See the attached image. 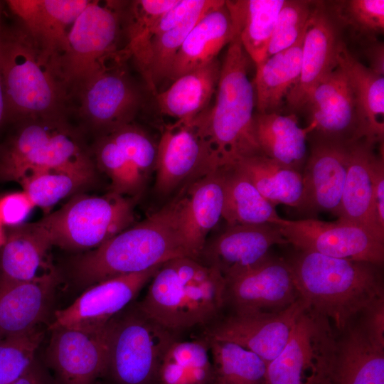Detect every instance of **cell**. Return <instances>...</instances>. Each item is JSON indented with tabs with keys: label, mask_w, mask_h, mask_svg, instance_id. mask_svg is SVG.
<instances>
[{
	"label": "cell",
	"mask_w": 384,
	"mask_h": 384,
	"mask_svg": "<svg viewBox=\"0 0 384 384\" xmlns=\"http://www.w3.org/2000/svg\"><path fill=\"white\" fill-rule=\"evenodd\" d=\"M1 14H0V36H1ZM4 114H5L4 95L3 85H2L1 77V72H0V125L4 119Z\"/></svg>",
	"instance_id": "51"
},
{
	"label": "cell",
	"mask_w": 384,
	"mask_h": 384,
	"mask_svg": "<svg viewBox=\"0 0 384 384\" xmlns=\"http://www.w3.org/2000/svg\"><path fill=\"white\" fill-rule=\"evenodd\" d=\"M304 35L292 47L256 65L252 85L257 113L274 112L297 82Z\"/></svg>",
	"instance_id": "34"
},
{
	"label": "cell",
	"mask_w": 384,
	"mask_h": 384,
	"mask_svg": "<svg viewBox=\"0 0 384 384\" xmlns=\"http://www.w3.org/2000/svg\"><path fill=\"white\" fill-rule=\"evenodd\" d=\"M289 263L299 297L340 332L384 298L378 265L304 251Z\"/></svg>",
	"instance_id": "2"
},
{
	"label": "cell",
	"mask_w": 384,
	"mask_h": 384,
	"mask_svg": "<svg viewBox=\"0 0 384 384\" xmlns=\"http://www.w3.org/2000/svg\"><path fill=\"white\" fill-rule=\"evenodd\" d=\"M255 130L262 153L277 163L302 173L307 159V137L315 124L302 128L297 117L277 112L255 114Z\"/></svg>",
	"instance_id": "31"
},
{
	"label": "cell",
	"mask_w": 384,
	"mask_h": 384,
	"mask_svg": "<svg viewBox=\"0 0 384 384\" xmlns=\"http://www.w3.org/2000/svg\"><path fill=\"white\" fill-rule=\"evenodd\" d=\"M286 244L287 240L274 224L229 225L206 243L198 260L226 278L266 259L272 246Z\"/></svg>",
	"instance_id": "19"
},
{
	"label": "cell",
	"mask_w": 384,
	"mask_h": 384,
	"mask_svg": "<svg viewBox=\"0 0 384 384\" xmlns=\"http://www.w3.org/2000/svg\"><path fill=\"white\" fill-rule=\"evenodd\" d=\"M222 218L228 226L238 224H273L280 216L250 179L235 166L223 168Z\"/></svg>",
	"instance_id": "36"
},
{
	"label": "cell",
	"mask_w": 384,
	"mask_h": 384,
	"mask_svg": "<svg viewBox=\"0 0 384 384\" xmlns=\"http://www.w3.org/2000/svg\"><path fill=\"white\" fill-rule=\"evenodd\" d=\"M208 340H175L161 362L156 384H214Z\"/></svg>",
	"instance_id": "37"
},
{
	"label": "cell",
	"mask_w": 384,
	"mask_h": 384,
	"mask_svg": "<svg viewBox=\"0 0 384 384\" xmlns=\"http://www.w3.org/2000/svg\"><path fill=\"white\" fill-rule=\"evenodd\" d=\"M360 325L375 345L384 348V298L366 309Z\"/></svg>",
	"instance_id": "48"
},
{
	"label": "cell",
	"mask_w": 384,
	"mask_h": 384,
	"mask_svg": "<svg viewBox=\"0 0 384 384\" xmlns=\"http://www.w3.org/2000/svg\"><path fill=\"white\" fill-rule=\"evenodd\" d=\"M4 118L24 122L61 114L65 83L22 28L0 36Z\"/></svg>",
	"instance_id": "5"
},
{
	"label": "cell",
	"mask_w": 384,
	"mask_h": 384,
	"mask_svg": "<svg viewBox=\"0 0 384 384\" xmlns=\"http://www.w3.org/2000/svg\"><path fill=\"white\" fill-rule=\"evenodd\" d=\"M134 203L133 198L112 191L103 196L80 194L40 220L53 245L90 250L134 224Z\"/></svg>",
	"instance_id": "8"
},
{
	"label": "cell",
	"mask_w": 384,
	"mask_h": 384,
	"mask_svg": "<svg viewBox=\"0 0 384 384\" xmlns=\"http://www.w3.org/2000/svg\"><path fill=\"white\" fill-rule=\"evenodd\" d=\"M207 340L214 384H266L267 363L257 355L232 342Z\"/></svg>",
	"instance_id": "39"
},
{
	"label": "cell",
	"mask_w": 384,
	"mask_h": 384,
	"mask_svg": "<svg viewBox=\"0 0 384 384\" xmlns=\"http://www.w3.org/2000/svg\"><path fill=\"white\" fill-rule=\"evenodd\" d=\"M375 146L363 140L348 143V170L338 218L353 223L384 242L375 220L370 164Z\"/></svg>",
	"instance_id": "29"
},
{
	"label": "cell",
	"mask_w": 384,
	"mask_h": 384,
	"mask_svg": "<svg viewBox=\"0 0 384 384\" xmlns=\"http://www.w3.org/2000/svg\"><path fill=\"white\" fill-rule=\"evenodd\" d=\"M157 143L132 122L102 134L94 149L95 166L110 181V191L135 198L155 171Z\"/></svg>",
	"instance_id": "11"
},
{
	"label": "cell",
	"mask_w": 384,
	"mask_h": 384,
	"mask_svg": "<svg viewBox=\"0 0 384 384\" xmlns=\"http://www.w3.org/2000/svg\"><path fill=\"white\" fill-rule=\"evenodd\" d=\"M53 246L41 220L13 227L0 247V280L26 282L54 270L48 254Z\"/></svg>",
	"instance_id": "27"
},
{
	"label": "cell",
	"mask_w": 384,
	"mask_h": 384,
	"mask_svg": "<svg viewBox=\"0 0 384 384\" xmlns=\"http://www.w3.org/2000/svg\"><path fill=\"white\" fill-rule=\"evenodd\" d=\"M13 384H56L45 364L37 358Z\"/></svg>",
	"instance_id": "49"
},
{
	"label": "cell",
	"mask_w": 384,
	"mask_h": 384,
	"mask_svg": "<svg viewBox=\"0 0 384 384\" xmlns=\"http://www.w3.org/2000/svg\"><path fill=\"white\" fill-rule=\"evenodd\" d=\"M343 333L336 340L333 384H384V348L373 343L360 324Z\"/></svg>",
	"instance_id": "30"
},
{
	"label": "cell",
	"mask_w": 384,
	"mask_h": 384,
	"mask_svg": "<svg viewBox=\"0 0 384 384\" xmlns=\"http://www.w3.org/2000/svg\"><path fill=\"white\" fill-rule=\"evenodd\" d=\"M107 324L99 331L66 327L50 330L45 365L56 384H96L105 375Z\"/></svg>",
	"instance_id": "17"
},
{
	"label": "cell",
	"mask_w": 384,
	"mask_h": 384,
	"mask_svg": "<svg viewBox=\"0 0 384 384\" xmlns=\"http://www.w3.org/2000/svg\"><path fill=\"white\" fill-rule=\"evenodd\" d=\"M373 209L377 225L384 233V158L383 150L375 154L370 164Z\"/></svg>",
	"instance_id": "47"
},
{
	"label": "cell",
	"mask_w": 384,
	"mask_h": 384,
	"mask_svg": "<svg viewBox=\"0 0 384 384\" xmlns=\"http://www.w3.org/2000/svg\"><path fill=\"white\" fill-rule=\"evenodd\" d=\"M285 0L225 1L235 36L256 65L267 56L269 43Z\"/></svg>",
	"instance_id": "33"
},
{
	"label": "cell",
	"mask_w": 384,
	"mask_h": 384,
	"mask_svg": "<svg viewBox=\"0 0 384 384\" xmlns=\"http://www.w3.org/2000/svg\"><path fill=\"white\" fill-rule=\"evenodd\" d=\"M366 55L369 61L370 69L375 73L384 76V46L383 43L375 40L369 41Z\"/></svg>",
	"instance_id": "50"
},
{
	"label": "cell",
	"mask_w": 384,
	"mask_h": 384,
	"mask_svg": "<svg viewBox=\"0 0 384 384\" xmlns=\"http://www.w3.org/2000/svg\"><path fill=\"white\" fill-rule=\"evenodd\" d=\"M337 24L324 3H314L304 31L300 75L286 98L289 107H305L315 87L338 66Z\"/></svg>",
	"instance_id": "20"
},
{
	"label": "cell",
	"mask_w": 384,
	"mask_h": 384,
	"mask_svg": "<svg viewBox=\"0 0 384 384\" xmlns=\"http://www.w3.org/2000/svg\"><path fill=\"white\" fill-rule=\"evenodd\" d=\"M224 3L222 0H209L179 25L152 38L145 65L140 73L154 95L157 85L166 79L176 53L195 24L208 11Z\"/></svg>",
	"instance_id": "38"
},
{
	"label": "cell",
	"mask_w": 384,
	"mask_h": 384,
	"mask_svg": "<svg viewBox=\"0 0 384 384\" xmlns=\"http://www.w3.org/2000/svg\"><path fill=\"white\" fill-rule=\"evenodd\" d=\"M179 191V234L187 256L198 260L209 232L222 218L223 168L205 174Z\"/></svg>",
	"instance_id": "24"
},
{
	"label": "cell",
	"mask_w": 384,
	"mask_h": 384,
	"mask_svg": "<svg viewBox=\"0 0 384 384\" xmlns=\"http://www.w3.org/2000/svg\"><path fill=\"white\" fill-rule=\"evenodd\" d=\"M348 161V143L316 137L302 171L301 210L329 212L338 217Z\"/></svg>",
	"instance_id": "22"
},
{
	"label": "cell",
	"mask_w": 384,
	"mask_h": 384,
	"mask_svg": "<svg viewBox=\"0 0 384 384\" xmlns=\"http://www.w3.org/2000/svg\"><path fill=\"white\" fill-rule=\"evenodd\" d=\"M58 278L53 270L30 281L0 280V341L39 329L49 313Z\"/></svg>",
	"instance_id": "23"
},
{
	"label": "cell",
	"mask_w": 384,
	"mask_h": 384,
	"mask_svg": "<svg viewBox=\"0 0 384 384\" xmlns=\"http://www.w3.org/2000/svg\"><path fill=\"white\" fill-rule=\"evenodd\" d=\"M35 206L24 191L7 193L0 198V225L11 228L20 225Z\"/></svg>",
	"instance_id": "45"
},
{
	"label": "cell",
	"mask_w": 384,
	"mask_h": 384,
	"mask_svg": "<svg viewBox=\"0 0 384 384\" xmlns=\"http://www.w3.org/2000/svg\"><path fill=\"white\" fill-rule=\"evenodd\" d=\"M225 279V302L235 313L279 311L300 297L289 262L270 255Z\"/></svg>",
	"instance_id": "18"
},
{
	"label": "cell",
	"mask_w": 384,
	"mask_h": 384,
	"mask_svg": "<svg viewBox=\"0 0 384 384\" xmlns=\"http://www.w3.org/2000/svg\"><path fill=\"white\" fill-rule=\"evenodd\" d=\"M305 107L316 137L350 143L357 141L355 100L348 79L338 65L315 87Z\"/></svg>",
	"instance_id": "25"
},
{
	"label": "cell",
	"mask_w": 384,
	"mask_h": 384,
	"mask_svg": "<svg viewBox=\"0 0 384 384\" xmlns=\"http://www.w3.org/2000/svg\"><path fill=\"white\" fill-rule=\"evenodd\" d=\"M248 60L235 36L221 65L213 106L191 120L209 144L220 168L262 154L255 135V93L248 78Z\"/></svg>",
	"instance_id": "3"
},
{
	"label": "cell",
	"mask_w": 384,
	"mask_h": 384,
	"mask_svg": "<svg viewBox=\"0 0 384 384\" xmlns=\"http://www.w3.org/2000/svg\"><path fill=\"white\" fill-rule=\"evenodd\" d=\"M94 179L95 177L74 171L46 168L27 171L18 183L35 206L47 208Z\"/></svg>",
	"instance_id": "40"
},
{
	"label": "cell",
	"mask_w": 384,
	"mask_h": 384,
	"mask_svg": "<svg viewBox=\"0 0 384 384\" xmlns=\"http://www.w3.org/2000/svg\"><path fill=\"white\" fill-rule=\"evenodd\" d=\"M178 0H138L132 3L127 24L124 55L132 56L139 71L143 69L152 32L159 18Z\"/></svg>",
	"instance_id": "41"
},
{
	"label": "cell",
	"mask_w": 384,
	"mask_h": 384,
	"mask_svg": "<svg viewBox=\"0 0 384 384\" xmlns=\"http://www.w3.org/2000/svg\"><path fill=\"white\" fill-rule=\"evenodd\" d=\"M218 169L212 149L191 122L176 121L165 128L157 143L154 191L170 195Z\"/></svg>",
	"instance_id": "13"
},
{
	"label": "cell",
	"mask_w": 384,
	"mask_h": 384,
	"mask_svg": "<svg viewBox=\"0 0 384 384\" xmlns=\"http://www.w3.org/2000/svg\"><path fill=\"white\" fill-rule=\"evenodd\" d=\"M309 307L301 297L274 311L235 313L215 324L207 338L229 341L252 351L267 365L288 343L296 322Z\"/></svg>",
	"instance_id": "14"
},
{
	"label": "cell",
	"mask_w": 384,
	"mask_h": 384,
	"mask_svg": "<svg viewBox=\"0 0 384 384\" xmlns=\"http://www.w3.org/2000/svg\"><path fill=\"white\" fill-rule=\"evenodd\" d=\"M314 2L285 0L269 43L267 58L294 46L303 35Z\"/></svg>",
	"instance_id": "44"
},
{
	"label": "cell",
	"mask_w": 384,
	"mask_h": 384,
	"mask_svg": "<svg viewBox=\"0 0 384 384\" xmlns=\"http://www.w3.org/2000/svg\"><path fill=\"white\" fill-rule=\"evenodd\" d=\"M208 1L209 0H178L176 4L157 21L151 41L155 36L179 25L194 11L206 5Z\"/></svg>",
	"instance_id": "46"
},
{
	"label": "cell",
	"mask_w": 384,
	"mask_h": 384,
	"mask_svg": "<svg viewBox=\"0 0 384 384\" xmlns=\"http://www.w3.org/2000/svg\"><path fill=\"white\" fill-rule=\"evenodd\" d=\"M119 1H90L73 23L59 70L65 85L77 86L110 63L123 58L117 46L120 33Z\"/></svg>",
	"instance_id": "9"
},
{
	"label": "cell",
	"mask_w": 384,
	"mask_h": 384,
	"mask_svg": "<svg viewBox=\"0 0 384 384\" xmlns=\"http://www.w3.org/2000/svg\"><path fill=\"white\" fill-rule=\"evenodd\" d=\"M127 307L107 324L105 375L114 384H156L163 357L176 340L174 334L138 305Z\"/></svg>",
	"instance_id": "7"
},
{
	"label": "cell",
	"mask_w": 384,
	"mask_h": 384,
	"mask_svg": "<svg viewBox=\"0 0 384 384\" xmlns=\"http://www.w3.org/2000/svg\"><path fill=\"white\" fill-rule=\"evenodd\" d=\"M234 36L225 1L223 4L205 14L188 33L173 60L166 79L174 81L216 59Z\"/></svg>",
	"instance_id": "28"
},
{
	"label": "cell",
	"mask_w": 384,
	"mask_h": 384,
	"mask_svg": "<svg viewBox=\"0 0 384 384\" xmlns=\"http://www.w3.org/2000/svg\"><path fill=\"white\" fill-rule=\"evenodd\" d=\"M330 9L337 23L349 27L356 36L367 37L368 41L383 32V0L337 1Z\"/></svg>",
	"instance_id": "42"
},
{
	"label": "cell",
	"mask_w": 384,
	"mask_h": 384,
	"mask_svg": "<svg viewBox=\"0 0 384 384\" xmlns=\"http://www.w3.org/2000/svg\"><path fill=\"white\" fill-rule=\"evenodd\" d=\"M0 154V178L18 181L27 171L55 168L95 177V164L61 114L22 122Z\"/></svg>",
	"instance_id": "6"
},
{
	"label": "cell",
	"mask_w": 384,
	"mask_h": 384,
	"mask_svg": "<svg viewBox=\"0 0 384 384\" xmlns=\"http://www.w3.org/2000/svg\"><path fill=\"white\" fill-rule=\"evenodd\" d=\"M336 346L330 321L308 307L284 348L267 365L266 384H333Z\"/></svg>",
	"instance_id": "10"
},
{
	"label": "cell",
	"mask_w": 384,
	"mask_h": 384,
	"mask_svg": "<svg viewBox=\"0 0 384 384\" xmlns=\"http://www.w3.org/2000/svg\"><path fill=\"white\" fill-rule=\"evenodd\" d=\"M338 65L351 85L356 107L358 140L375 146L383 144L384 76L373 72L357 60L339 41L336 50Z\"/></svg>",
	"instance_id": "26"
},
{
	"label": "cell",
	"mask_w": 384,
	"mask_h": 384,
	"mask_svg": "<svg viewBox=\"0 0 384 384\" xmlns=\"http://www.w3.org/2000/svg\"><path fill=\"white\" fill-rule=\"evenodd\" d=\"M6 239V234L3 229V226L0 225V247L4 244Z\"/></svg>",
	"instance_id": "52"
},
{
	"label": "cell",
	"mask_w": 384,
	"mask_h": 384,
	"mask_svg": "<svg viewBox=\"0 0 384 384\" xmlns=\"http://www.w3.org/2000/svg\"><path fill=\"white\" fill-rule=\"evenodd\" d=\"M90 0H9L10 10L45 58L58 70L69 31Z\"/></svg>",
	"instance_id": "21"
},
{
	"label": "cell",
	"mask_w": 384,
	"mask_h": 384,
	"mask_svg": "<svg viewBox=\"0 0 384 384\" xmlns=\"http://www.w3.org/2000/svg\"><path fill=\"white\" fill-rule=\"evenodd\" d=\"M181 193L148 216L73 261L75 282L88 287L138 273L178 257H188L178 230Z\"/></svg>",
	"instance_id": "1"
},
{
	"label": "cell",
	"mask_w": 384,
	"mask_h": 384,
	"mask_svg": "<svg viewBox=\"0 0 384 384\" xmlns=\"http://www.w3.org/2000/svg\"><path fill=\"white\" fill-rule=\"evenodd\" d=\"M242 172L272 204L301 210L304 196L302 173L284 166L263 154L243 159L232 166Z\"/></svg>",
	"instance_id": "35"
},
{
	"label": "cell",
	"mask_w": 384,
	"mask_h": 384,
	"mask_svg": "<svg viewBox=\"0 0 384 384\" xmlns=\"http://www.w3.org/2000/svg\"><path fill=\"white\" fill-rule=\"evenodd\" d=\"M220 68L216 58L172 81L155 95L160 112L178 122L190 121L202 113L216 91Z\"/></svg>",
	"instance_id": "32"
},
{
	"label": "cell",
	"mask_w": 384,
	"mask_h": 384,
	"mask_svg": "<svg viewBox=\"0 0 384 384\" xmlns=\"http://www.w3.org/2000/svg\"><path fill=\"white\" fill-rule=\"evenodd\" d=\"M162 264L144 272L113 277L87 287L71 304L55 312L49 330L66 327L99 331L105 328L129 306Z\"/></svg>",
	"instance_id": "15"
},
{
	"label": "cell",
	"mask_w": 384,
	"mask_h": 384,
	"mask_svg": "<svg viewBox=\"0 0 384 384\" xmlns=\"http://www.w3.org/2000/svg\"><path fill=\"white\" fill-rule=\"evenodd\" d=\"M225 287L218 270L196 259L178 257L159 267L137 305L174 334L213 321L226 304Z\"/></svg>",
	"instance_id": "4"
},
{
	"label": "cell",
	"mask_w": 384,
	"mask_h": 384,
	"mask_svg": "<svg viewBox=\"0 0 384 384\" xmlns=\"http://www.w3.org/2000/svg\"><path fill=\"white\" fill-rule=\"evenodd\" d=\"M273 224L278 227L288 244L299 251L378 266L383 262L384 242L353 223L339 218L334 222H324L315 218L292 220L280 217Z\"/></svg>",
	"instance_id": "12"
},
{
	"label": "cell",
	"mask_w": 384,
	"mask_h": 384,
	"mask_svg": "<svg viewBox=\"0 0 384 384\" xmlns=\"http://www.w3.org/2000/svg\"><path fill=\"white\" fill-rule=\"evenodd\" d=\"M44 332L39 329L26 336L0 341V384H13L37 358Z\"/></svg>",
	"instance_id": "43"
},
{
	"label": "cell",
	"mask_w": 384,
	"mask_h": 384,
	"mask_svg": "<svg viewBox=\"0 0 384 384\" xmlns=\"http://www.w3.org/2000/svg\"><path fill=\"white\" fill-rule=\"evenodd\" d=\"M82 117L102 134L132 123L141 95L119 60L110 63L76 86Z\"/></svg>",
	"instance_id": "16"
}]
</instances>
